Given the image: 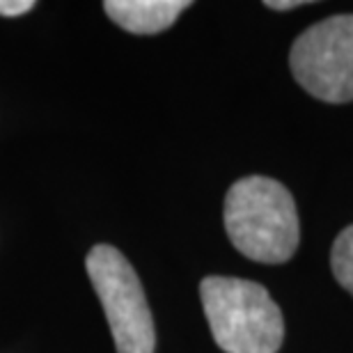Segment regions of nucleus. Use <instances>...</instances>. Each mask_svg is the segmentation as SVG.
<instances>
[{"instance_id":"f257e3e1","label":"nucleus","mask_w":353,"mask_h":353,"mask_svg":"<svg viewBox=\"0 0 353 353\" xmlns=\"http://www.w3.org/2000/svg\"><path fill=\"white\" fill-rule=\"evenodd\" d=\"M225 230L252 262L282 264L299 248V214L292 193L262 174L239 179L225 197Z\"/></svg>"},{"instance_id":"f03ea898","label":"nucleus","mask_w":353,"mask_h":353,"mask_svg":"<svg viewBox=\"0 0 353 353\" xmlns=\"http://www.w3.org/2000/svg\"><path fill=\"white\" fill-rule=\"evenodd\" d=\"M202 307L214 342L225 353H278L285 321L262 285L209 275L200 282Z\"/></svg>"},{"instance_id":"7ed1b4c3","label":"nucleus","mask_w":353,"mask_h":353,"mask_svg":"<svg viewBox=\"0 0 353 353\" xmlns=\"http://www.w3.org/2000/svg\"><path fill=\"white\" fill-rule=\"evenodd\" d=\"M92 287L101 301L117 353H154L157 333L143 285L122 252L94 245L85 259Z\"/></svg>"},{"instance_id":"20e7f679","label":"nucleus","mask_w":353,"mask_h":353,"mask_svg":"<svg viewBox=\"0 0 353 353\" xmlns=\"http://www.w3.org/2000/svg\"><path fill=\"white\" fill-rule=\"evenodd\" d=\"M289 67L296 83L319 101H353V14L310 26L296 37Z\"/></svg>"},{"instance_id":"39448f33","label":"nucleus","mask_w":353,"mask_h":353,"mask_svg":"<svg viewBox=\"0 0 353 353\" xmlns=\"http://www.w3.org/2000/svg\"><path fill=\"white\" fill-rule=\"evenodd\" d=\"M190 7L188 0H108L105 14L119 28L133 34H157L168 30L179 14Z\"/></svg>"},{"instance_id":"423d86ee","label":"nucleus","mask_w":353,"mask_h":353,"mask_svg":"<svg viewBox=\"0 0 353 353\" xmlns=\"http://www.w3.org/2000/svg\"><path fill=\"white\" fill-rule=\"evenodd\" d=\"M330 266L337 282L353 296V225L340 232L330 250Z\"/></svg>"},{"instance_id":"0eeeda50","label":"nucleus","mask_w":353,"mask_h":353,"mask_svg":"<svg viewBox=\"0 0 353 353\" xmlns=\"http://www.w3.org/2000/svg\"><path fill=\"white\" fill-rule=\"evenodd\" d=\"M34 7L32 0H0V17H19Z\"/></svg>"},{"instance_id":"6e6552de","label":"nucleus","mask_w":353,"mask_h":353,"mask_svg":"<svg viewBox=\"0 0 353 353\" xmlns=\"http://www.w3.org/2000/svg\"><path fill=\"white\" fill-rule=\"evenodd\" d=\"M264 5L271 7V10L287 12V10H294V7H301V5H305V3H303V0H266Z\"/></svg>"}]
</instances>
